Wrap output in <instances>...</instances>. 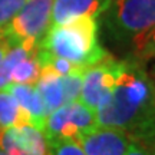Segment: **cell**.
Returning <instances> with one entry per match:
<instances>
[{"instance_id":"obj_1","label":"cell","mask_w":155,"mask_h":155,"mask_svg":"<svg viewBox=\"0 0 155 155\" xmlns=\"http://www.w3.org/2000/svg\"><path fill=\"white\" fill-rule=\"evenodd\" d=\"M98 125L125 132L142 142L155 131V82L142 62L125 59L115 88L96 109Z\"/></svg>"},{"instance_id":"obj_2","label":"cell","mask_w":155,"mask_h":155,"mask_svg":"<svg viewBox=\"0 0 155 155\" xmlns=\"http://www.w3.org/2000/svg\"><path fill=\"white\" fill-rule=\"evenodd\" d=\"M38 52L85 68L102 61L108 55L98 40V22L89 16L76 17L49 28L39 43Z\"/></svg>"},{"instance_id":"obj_3","label":"cell","mask_w":155,"mask_h":155,"mask_svg":"<svg viewBox=\"0 0 155 155\" xmlns=\"http://www.w3.org/2000/svg\"><path fill=\"white\" fill-rule=\"evenodd\" d=\"M104 15L115 40H134L155 26V0H112Z\"/></svg>"},{"instance_id":"obj_4","label":"cell","mask_w":155,"mask_h":155,"mask_svg":"<svg viewBox=\"0 0 155 155\" xmlns=\"http://www.w3.org/2000/svg\"><path fill=\"white\" fill-rule=\"evenodd\" d=\"M53 0H26L22 9L2 32L10 45H25L38 49L49 30Z\"/></svg>"},{"instance_id":"obj_5","label":"cell","mask_w":155,"mask_h":155,"mask_svg":"<svg viewBox=\"0 0 155 155\" xmlns=\"http://www.w3.org/2000/svg\"><path fill=\"white\" fill-rule=\"evenodd\" d=\"M98 125L96 112L81 101H73L50 112L43 127V135L48 141L73 139L76 141L82 134L95 129Z\"/></svg>"},{"instance_id":"obj_6","label":"cell","mask_w":155,"mask_h":155,"mask_svg":"<svg viewBox=\"0 0 155 155\" xmlns=\"http://www.w3.org/2000/svg\"><path fill=\"white\" fill-rule=\"evenodd\" d=\"M124 66L125 59H116L108 53L102 61L86 68L79 96L81 102L96 112L114 91Z\"/></svg>"},{"instance_id":"obj_7","label":"cell","mask_w":155,"mask_h":155,"mask_svg":"<svg viewBox=\"0 0 155 155\" xmlns=\"http://www.w3.org/2000/svg\"><path fill=\"white\" fill-rule=\"evenodd\" d=\"M0 150L6 155H50L46 137L32 125L0 128Z\"/></svg>"},{"instance_id":"obj_8","label":"cell","mask_w":155,"mask_h":155,"mask_svg":"<svg viewBox=\"0 0 155 155\" xmlns=\"http://www.w3.org/2000/svg\"><path fill=\"white\" fill-rule=\"evenodd\" d=\"M76 142L86 155H125L131 139L119 129L96 127L82 134Z\"/></svg>"},{"instance_id":"obj_9","label":"cell","mask_w":155,"mask_h":155,"mask_svg":"<svg viewBox=\"0 0 155 155\" xmlns=\"http://www.w3.org/2000/svg\"><path fill=\"white\" fill-rule=\"evenodd\" d=\"M111 3L112 0H53L49 28L81 16L96 19L108 10Z\"/></svg>"},{"instance_id":"obj_10","label":"cell","mask_w":155,"mask_h":155,"mask_svg":"<svg viewBox=\"0 0 155 155\" xmlns=\"http://www.w3.org/2000/svg\"><path fill=\"white\" fill-rule=\"evenodd\" d=\"M6 91H9L15 96L19 106L29 115L30 121H32V125L35 128L40 129V131H43L48 114L45 111L43 102L40 99V95H39L36 86L35 85L12 83Z\"/></svg>"},{"instance_id":"obj_11","label":"cell","mask_w":155,"mask_h":155,"mask_svg":"<svg viewBox=\"0 0 155 155\" xmlns=\"http://www.w3.org/2000/svg\"><path fill=\"white\" fill-rule=\"evenodd\" d=\"M36 89L48 115L65 105L61 75L50 65H40V76L36 82Z\"/></svg>"},{"instance_id":"obj_12","label":"cell","mask_w":155,"mask_h":155,"mask_svg":"<svg viewBox=\"0 0 155 155\" xmlns=\"http://www.w3.org/2000/svg\"><path fill=\"white\" fill-rule=\"evenodd\" d=\"M15 125H32V121L9 91H0V128Z\"/></svg>"},{"instance_id":"obj_13","label":"cell","mask_w":155,"mask_h":155,"mask_svg":"<svg viewBox=\"0 0 155 155\" xmlns=\"http://www.w3.org/2000/svg\"><path fill=\"white\" fill-rule=\"evenodd\" d=\"M36 52L29 53L15 63L10 72V85L12 83L33 85L38 82L40 76V65L36 58Z\"/></svg>"},{"instance_id":"obj_14","label":"cell","mask_w":155,"mask_h":155,"mask_svg":"<svg viewBox=\"0 0 155 155\" xmlns=\"http://www.w3.org/2000/svg\"><path fill=\"white\" fill-rule=\"evenodd\" d=\"M85 69H86L85 66H78L76 65L69 73L61 76L62 89H63V101H65V104L78 101V98L81 96Z\"/></svg>"},{"instance_id":"obj_15","label":"cell","mask_w":155,"mask_h":155,"mask_svg":"<svg viewBox=\"0 0 155 155\" xmlns=\"http://www.w3.org/2000/svg\"><path fill=\"white\" fill-rule=\"evenodd\" d=\"M134 56L139 62H147L155 59V26L148 32L139 35L132 40Z\"/></svg>"},{"instance_id":"obj_16","label":"cell","mask_w":155,"mask_h":155,"mask_svg":"<svg viewBox=\"0 0 155 155\" xmlns=\"http://www.w3.org/2000/svg\"><path fill=\"white\" fill-rule=\"evenodd\" d=\"M48 144L50 155H86L73 139H53L48 141Z\"/></svg>"},{"instance_id":"obj_17","label":"cell","mask_w":155,"mask_h":155,"mask_svg":"<svg viewBox=\"0 0 155 155\" xmlns=\"http://www.w3.org/2000/svg\"><path fill=\"white\" fill-rule=\"evenodd\" d=\"M26 0H0V32L12 22Z\"/></svg>"},{"instance_id":"obj_18","label":"cell","mask_w":155,"mask_h":155,"mask_svg":"<svg viewBox=\"0 0 155 155\" xmlns=\"http://www.w3.org/2000/svg\"><path fill=\"white\" fill-rule=\"evenodd\" d=\"M125 155H151L150 151L138 141H131L128 145V150Z\"/></svg>"},{"instance_id":"obj_19","label":"cell","mask_w":155,"mask_h":155,"mask_svg":"<svg viewBox=\"0 0 155 155\" xmlns=\"http://www.w3.org/2000/svg\"><path fill=\"white\" fill-rule=\"evenodd\" d=\"M10 46L12 45H10V42H9V39L3 35V32H0V63H2L3 58H5V55L7 53V50H9Z\"/></svg>"},{"instance_id":"obj_20","label":"cell","mask_w":155,"mask_h":155,"mask_svg":"<svg viewBox=\"0 0 155 155\" xmlns=\"http://www.w3.org/2000/svg\"><path fill=\"white\" fill-rule=\"evenodd\" d=\"M141 144H142L145 148H147V150L150 151L151 155H155V131L151 134V135L147 139H145V141H142Z\"/></svg>"},{"instance_id":"obj_21","label":"cell","mask_w":155,"mask_h":155,"mask_svg":"<svg viewBox=\"0 0 155 155\" xmlns=\"http://www.w3.org/2000/svg\"><path fill=\"white\" fill-rule=\"evenodd\" d=\"M0 155H6V154H5V152H3L2 150H0Z\"/></svg>"}]
</instances>
